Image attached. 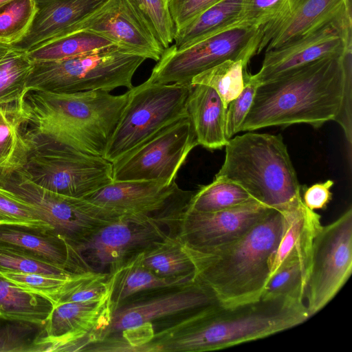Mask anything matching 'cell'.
Returning a JSON list of instances; mask_svg holds the SVG:
<instances>
[{"label":"cell","instance_id":"1","mask_svg":"<svg viewBox=\"0 0 352 352\" xmlns=\"http://www.w3.org/2000/svg\"><path fill=\"white\" fill-rule=\"evenodd\" d=\"M352 50L290 70L257 87L239 132L307 124L319 128L336 121L350 106Z\"/></svg>","mask_w":352,"mask_h":352},{"label":"cell","instance_id":"2","mask_svg":"<svg viewBox=\"0 0 352 352\" xmlns=\"http://www.w3.org/2000/svg\"><path fill=\"white\" fill-rule=\"evenodd\" d=\"M153 330L157 352L221 350L270 336L310 318L304 301L260 300L234 307L216 304L179 315Z\"/></svg>","mask_w":352,"mask_h":352},{"label":"cell","instance_id":"3","mask_svg":"<svg viewBox=\"0 0 352 352\" xmlns=\"http://www.w3.org/2000/svg\"><path fill=\"white\" fill-rule=\"evenodd\" d=\"M129 91L56 93L27 89L20 101L33 134L88 155L104 157Z\"/></svg>","mask_w":352,"mask_h":352},{"label":"cell","instance_id":"4","mask_svg":"<svg viewBox=\"0 0 352 352\" xmlns=\"http://www.w3.org/2000/svg\"><path fill=\"white\" fill-rule=\"evenodd\" d=\"M284 226V213L272 209L247 233L231 243L206 252L182 248L194 265L195 280L224 307L260 300Z\"/></svg>","mask_w":352,"mask_h":352},{"label":"cell","instance_id":"5","mask_svg":"<svg viewBox=\"0 0 352 352\" xmlns=\"http://www.w3.org/2000/svg\"><path fill=\"white\" fill-rule=\"evenodd\" d=\"M216 177L232 182L255 200L282 212L303 204L301 186L283 138L249 131L228 142Z\"/></svg>","mask_w":352,"mask_h":352},{"label":"cell","instance_id":"6","mask_svg":"<svg viewBox=\"0 0 352 352\" xmlns=\"http://www.w3.org/2000/svg\"><path fill=\"white\" fill-rule=\"evenodd\" d=\"M146 59L139 53L114 45L66 59L32 62L27 89L56 93L130 89L135 72Z\"/></svg>","mask_w":352,"mask_h":352},{"label":"cell","instance_id":"7","mask_svg":"<svg viewBox=\"0 0 352 352\" xmlns=\"http://www.w3.org/2000/svg\"><path fill=\"white\" fill-rule=\"evenodd\" d=\"M29 151L21 168L33 182L63 195L85 198L111 184L113 165L36 135L27 129Z\"/></svg>","mask_w":352,"mask_h":352},{"label":"cell","instance_id":"8","mask_svg":"<svg viewBox=\"0 0 352 352\" xmlns=\"http://www.w3.org/2000/svg\"><path fill=\"white\" fill-rule=\"evenodd\" d=\"M191 86L146 80L129 89L128 102L103 157L112 163L162 129L188 117Z\"/></svg>","mask_w":352,"mask_h":352},{"label":"cell","instance_id":"9","mask_svg":"<svg viewBox=\"0 0 352 352\" xmlns=\"http://www.w3.org/2000/svg\"><path fill=\"white\" fill-rule=\"evenodd\" d=\"M0 186L31 207L76 249L104 226L118 219L84 198L63 195L41 187L21 168L0 172Z\"/></svg>","mask_w":352,"mask_h":352},{"label":"cell","instance_id":"10","mask_svg":"<svg viewBox=\"0 0 352 352\" xmlns=\"http://www.w3.org/2000/svg\"><path fill=\"white\" fill-rule=\"evenodd\" d=\"M261 37V28L240 21L184 50L171 45L164 50L147 80L191 85L195 76L226 60H250L258 54Z\"/></svg>","mask_w":352,"mask_h":352},{"label":"cell","instance_id":"11","mask_svg":"<svg viewBox=\"0 0 352 352\" xmlns=\"http://www.w3.org/2000/svg\"><path fill=\"white\" fill-rule=\"evenodd\" d=\"M156 292L151 296L130 298L120 305L112 313L109 324L97 340L118 336L133 344L146 343L151 339L153 324L157 321L219 304L196 280L183 287Z\"/></svg>","mask_w":352,"mask_h":352},{"label":"cell","instance_id":"12","mask_svg":"<svg viewBox=\"0 0 352 352\" xmlns=\"http://www.w3.org/2000/svg\"><path fill=\"white\" fill-rule=\"evenodd\" d=\"M352 272V208L322 226L311 250L305 298L310 318L322 310L347 282Z\"/></svg>","mask_w":352,"mask_h":352},{"label":"cell","instance_id":"13","mask_svg":"<svg viewBox=\"0 0 352 352\" xmlns=\"http://www.w3.org/2000/svg\"><path fill=\"white\" fill-rule=\"evenodd\" d=\"M197 146L189 118H182L112 162L113 180H160L171 184Z\"/></svg>","mask_w":352,"mask_h":352},{"label":"cell","instance_id":"14","mask_svg":"<svg viewBox=\"0 0 352 352\" xmlns=\"http://www.w3.org/2000/svg\"><path fill=\"white\" fill-rule=\"evenodd\" d=\"M166 217L163 212L120 217L104 226L76 250L92 271L112 273L128 258L166 238Z\"/></svg>","mask_w":352,"mask_h":352},{"label":"cell","instance_id":"15","mask_svg":"<svg viewBox=\"0 0 352 352\" xmlns=\"http://www.w3.org/2000/svg\"><path fill=\"white\" fill-rule=\"evenodd\" d=\"M272 209L255 199L216 212H197L186 206L172 217L168 233L182 248L206 252L239 239Z\"/></svg>","mask_w":352,"mask_h":352},{"label":"cell","instance_id":"16","mask_svg":"<svg viewBox=\"0 0 352 352\" xmlns=\"http://www.w3.org/2000/svg\"><path fill=\"white\" fill-rule=\"evenodd\" d=\"M352 50V21L330 23L315 32L265 50L259 71L250 74L258 85L324 57Z\"/></svg>","mask_w":352,"mask_h":352},{"label":"cell","instance_id":"17","mask_svg":"<svg viewBox=\"0 0 352 352\" xmlns=\"http://www.w3.org/2000/svg\"><path fill=\"white\" fill-rule=\"evenodd\" d=\"M352 21L351 0H288L283 13L261 28L258 53L278 47L330 23Z\"/></svg>","mask_w":352,"mask_h":352},{"label":"cell","instance_id":"18","mask_svg":"<svg viewBox=\"0 0 352 352\" xmlns=\"http://www.w3.org/2000/svg\"><path fill=\"white\" fill-rule=\"evenodd\" d=\"M80 30L97 33L155 61L164 51L127 0H109L82 22Z\"/></svg>","mask_w":352,"mask_h":352},{"label":"cell","instance_id":"19","mask_svg":"<svg viewBox=\"0 0 352 352\" xmlns=\"http://www.w3.org/2000/svg\"><path fill=\"white\" fill-rule=\"evenodd\" d=\"M0 248L67 271H92L78 251L53 230L0 223Z\"/></svg>","mask_w":352,"mask_h":352},{"label":"cell","instance_id":"20","mask_svg":"<svg viewBox=\"0 0 352 352\" xmlns=\"http://www.w3.org/2000/svg\"><path fill=\"white\" fill-rule=\"evenodd\" d=\"M179 188L175 182L113 181L84 199L113 217L152 215L161 211Z\"/></svg>","mask_w":352,"mask_h":352},{"label":"cell","instance_id":"21","mask_svg":"<svg viewBox=\"0 0 352 352\" xmlns=\"http://www.w3.org/2000/svg\"><path fill=\"white\" fill-rule=\"evenodd\" d=\"M109 0H34L36 12L24 36L12 45L25 52L78 32Z\"/></svg>","mask_w":352,"mask_h":352},{"label":"cell","instance_id":"22","mask_svg":"<svg viewBox=\"0 0 352 352\" xmlns=\"http://www.w3.org/2000/svg\"><path fill=\"white\" fill-rule=\"evenodd\" d=\"M226 109L214 89L204 85H192L187 112L198 145L209 150L226 146L230 140L226 133Z\"/></svg>","mask_w":352,"mask_h":352},{"label":"cell","instance_id":"23","mask_svg":"<svg viewBox=\"0 0 352 352\" xmlns=\"http://www.w3.org/2000/svg\"><path fill=\"white\" fill-rule=\"evenodd\" d=\"M111 298L98 302H65L54 307L45 325L46 349L48 341L71 332L95 333L98 339L110 322Z\"/></svg>","mask_w":352,"mask_h":352},{"label":"cell","instance_id":"24","mask_svg":"<svg viewBox=\"0 0 352 352\" xmlns=\"http://www.w3.org/2000/svg\"><path fill=\"white\" fill-rule=\"evenodd\" d=\"M140 252L128 258L110 273L114 276L111 298L112 313L124 302L140 293L180 287L195 281L194 276L178 278L158 276L142 265Z\"/></svg>","mask_w":352,"mask_h":352},{"label":"cell","instance_id":"25","mask_svg":"<svg viewBox=\"0 0 352 352\" xmlns=\"http://www.w3.org/2000/svg\"><path fill=\"white\" fill-rule=\"evenodd\" d=\"M283 213L284 229L270 262V276L287 256L311 248L314 239L322 226L320 216L304 204Z\"/></svg>","mask_w":352,"mask_h":352},{"label":"cell","instance_id":"26","mask_svg":"<svg viewBox=\"0 0 352 352\" xmlns=\"http://www.w3.org/2000/svg\"><path fill=\"white\" fill-rule=\"evenodd\" d=\"M241 0H221L176 30V50L190 45L240 21Z\"/></svg>","mask_w":352,"mask_h":352},{"label":"cell","instance_id":"27","mask_svg":"<svg viewBox=\"0 0 352 352\" xmlns=\"http://www.w3.org/2000/svg\"><path fill=\"white\" fill-rule=\"evenodd\" d=\"M27 124L20 102L0 106V172L24 166L30 148Z\"/></svg>","mask_w":352,"mask_h":352},{"label":"cell","instance_id":"28","mask_svg":"<svg viewBox=\"0 0 352 352\" xmlns=\"http://www.w3.org/2000/svg\"><path fill=\"white\" fill-rule=\"evenodd\" d=\"M311 250V248L287 256L269 277L261 299L288 298L304 301Z\"/></svg>","mask_w":352,"mask_h":352},{"label":"cell","instance_id":"29","mask_svg":"<svg viewBox=\"0 0 352 352\" xmlns=\"http://www.w3.org/2000/svg\"><path fill=\"white\" fill-rule=\"evenodd\" d=\"M144 267L158 276L178 278L194 276V265L177 239L169 234L140 252Z\"/></svg>","mask_w":352,"mask_h":352},{"label":"cell","instance_id":"30","mask_svg":"<svg viewBox=\"0 0 352 352\" xmlns=\"http://www.w3.org/2000/svg\"><path fill=\"white\" fill-rule=\"evenodd\" d=\"M53 307L47 297L20 289L0 276L1 317L45 323Z\"/></svg>","mask_w":352,"mask_h":352},{"label":"cell","instance_id":"31","mask_svg":"<svg viewBox=\"0 0 352 352\" xmlns=\"http://www.w3.org/2000/svg\"><path fill=\"white\" fill-rule=\"evenodd\" d=\"M32 64L27 52L0 43V106L21 101Z\"/></svg>","mask_w":352,"mask_h":352},{"label":"cell","instance_id":"32","mask_svg":"<svg viewBox=\"0 0 352 352\" xmlns=\"http://www.w3.org/2000/svg\"><path fill=\"white\" fill-rule=\"evenodd\" d=\"M117 45L88 30H80L41 45L28 53L32 62L53 61L88 54Z\"/></svg>","mask_w":352,"mask_h":352},{"label":"cell","instance_id":"33","mask_svg":"<svg viewBox=\"0 0 352 352\" xmlns=\"http://www.w3.org/2000/svg\"><path fill=\"white\" fill-rule=\"evenodd\" d=\"M250 60H226L195 76L191 85H204L216 91L227 108L245 87Z\"/></svg>","mask_w":352,"mask_h":352},{"label":"cell","instance_id":"34","mask_svg":"<svg viewBox=\"0 0 352 352\" xmlns=\"http://www.w3.org/2000/svg\"><path fill=\"white\" fill-rule=\"evenodd\" d=\"M253 199L239 185L214 177L209 184L201 186L195 191L187 208L197 212H216L247 203Z\"/></svg>","mask_w":352,"mask_h":352},{"label":"cell","instance_id":"35","mask_svg":"<svg viewBox=\"0 0 352 352\" xmlns=\"http://www.w3.org/2000/svg\"><path fill=\"white\" fill-rule=\"evenodd\" d=\"M45 325L0 316V352H45Z\"/></svg>","mask_w":352,"mask_h":352},{"label":"cell","instance_id":"36","mask_svg":"<svg viewBox=\"0 0 352 352\" xmlns=\"http://www.w3.org/2000/svg\"><path fill=\"white\" fill-rule=\"evenodd\" d=\"M148 27L164 49L174 40L176 28L171 19L167 0H127Z\"/></svg>","mask_w":352,"mask_h":352},{"label":"cell","instance_id":"37","mask_svg":"<svg viewBox=\"0 0 352 352\" xmlns=\"http://www.w3.org/2000/svg\"><path fill=\"white\" fill-rule=\"evenodd\" d=\"M36 12L34 0H13L0 10V43L12 45L28 32Z\"/></svg>","mask_w":352,"mask_h":352},{"label":"cell","instance_id":"38","mask_svg":"<svg viewBox=\"0 0 352 352\" xmlns=\"http://www.w3.org/2000/svg\"><path fill=\"white\" fill-rule=\"evenodd\" d=\"M83 273L73 278H65L37 273L0 270V276L20 289L41 294L52 301V298L69 282Z\"/></svg>","mask_w":352,"mask_h":352},{"label":"cell","instance_id":"39","mask_svg":"<svg viewBox=\"0 0 352 352\" xmlns=\"http://www.w3.org/2000/svg\"><path fill=\"white\" fill-rule=\"evenodd\" d=\"M0 270L37 273L65 278H73L81 274L72 272L1 248Z\"/></svg>","mask_w":352,"mask_h":352},{"label":"cell","instance_id":"40","mask_svg":"<svg viewBox=\"0 0 352 352\" xmlns=\"http://www.w3.org/2000/svg\"><path fill=\"white\" fill-rule=\"evenodd\" d=\"M0 223H16L53 230L31 207L14 198L1 186Z\"/></svg>","mask_w":352,"mask_h":352},{"label":"cell","instance_id":"41","mask_svg":"<svg viewBox=\"0 0 352 352\" xmlns=\"http://www.w3.org/2000/svg\"><path fill=\"white\" fill-rule=\"evenodd\" d=\"M258 85L248 73L243 89L228 104L226 115V133L228 140L239 133L241 125L250 110Z\"/></svg>","mask_w":352,"mask_h":352},{"label":"cell","instance_id":"42","mask_svg":"<svg viewBox=\"0 0 352 352\" xmlns=\"http://www.w3.org/2000/svg\"><path fill=\"white\" fill-rule=\"evenodd\" d=\"M288 0H241L240 20L263 28L276 20L284 11Z\"/></svg>","mask_w":352,"mask_h":352},{"label":"cell","instance_id":"43","mask_svg":"<svg viewBox=\"0 0 352 352\" xmlns=\"http://www.w3.org/2000/svg\"><path fill=\"white\" fill-rule=\"evenodd\" d=\"M221 0H168L169 12L177 29Z\"/></svg>","mask_w":352,"mask_h":352},{"label":"cell","instance_id":"44","mask_svg":"<svg viewBox=\"0 0 352 352\" xmlns=\"http://www.w3.org/2000/svg\"><path fill=\"white\" fill-rule=\"evenodd\" d=\"M333 184V181L329 179L307 188L302 197L304 205L311 210L326 208L332 198L331 189Z\"/></svg>","mask_w":352,"mask_h":352},{"label":"cell","instance_id":"45","mask_svg":"<svg viewBox=\"0 0 352 352\" xmlns=\"http://www.w3.org/2000/svg\"><path fill=\"white\" fill-rule=\"evenodd\" d=\"M13 0H0V10Z\"/></svg>","mask_w":352,"mask_h":352},{"label":"cell","instance_id":"46","mask_svg":"<svg viewBox=\"0 0 352 352\" xmlns=\"http://www.w3.org/2000/svg\"><path fill=\"white\" fill-rule=\"evenodd\" d=\"M168 1V0H167Z\"/></svg>","mask_w":352,"mask_h":352}]
</instances>
